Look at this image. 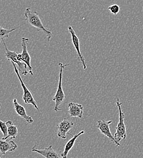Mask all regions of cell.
<instances>
[{"instance_id":"cell-1","label":"cell","mask_w":143,"mask_h":158,"mask_svg":"<svg viewBox=\"0 0 143 158\" xmlns=\"http://www.w3.org/2000/svg\"><path fill=\"white\" fill-rule=\"evenodd\" d=\"M24 15L25 17L24 20L27 23L34 27L38 32H43L46 35L48 40H50L52 37V33L44 27L37 11L32 10L31 8L28 7Z\"/></svg>"},{"instance_id":"cell-2","label":"cell","mask_w":143,"mask_h":158,"mask_svg":"<svg viewBox=\"0 0 143 158\" xmlns=\"http://www.w3.org/2000/svg\"><path fill=\"white\" fill-rule=\"evenodd\" d=\"M116 105L119 109V122L118 123V125L116 128V131L114 134V138L118 141L120 142L123 139H125L127 138V130L125 124L124 122L125 119V114L123 112L122 110L121 105L123 103H121L119 102V98H118L116 100Z\"/></svg>"},{"instance_id":"cell-3","label":"cell","mask_w":143,"mask_h":158,"mask_svg":"<svg viewBox=\"0 0 143 158\" xmlns=\"http://www.w3.org/2000/svg\"><path fill=\"white\" fill-rule=\"evenodd\" d=\"M69 64H63L62 63H59V66L60 67V76H59V82H58V86L56 91V93L55 94V96L53 100L55 102V106L54 110L56 112H58L59 111L62 110V108H60V106L61 105L62 103L64 102L65 99V94L62 89V72L65 66H69Z\"/></svg>"},{"instance_id":"cell-4","label":"cell","mask_w":143,"mask_h":158,"mask_svg":"<svg viewBox=\"0 0 143 158\" xmlns=\"http://www.w3.org/2000/svg\"><path fill=\"white\" fill-rule=\"evenodd\" d=\"M12 64H13V66H14V70H15V72L18 77V78L19 79L20 81L21 85V87L23 88V100L24 101V102L26 103V104H31L32 105L34 106V107L39 110V107L38 106V103L37 102H36L35 99H34L33 96V94H31V93L30 92V91L28 89V88L26 87V86L25 85L24 81H23V80L21 77L20 75V72L19 71V69H17V66H16V63L11 61Z\"/></svg>"},{"instance_id":"cell-5","label":"cell","mask_w":143,"mask_h":158,"mask_svg":"<svg viewBox=\"0 0 143 158\" xmlns=\"http://www.w3.org/2000/svg\"><path fill=\"white\" fill-rule=\"evenodd\" d=\"M2 43L4 45L5 47V50H6V54L5 56L7 58V60H11L14 61L16 64H17V66H19V72L23 76H26L28 74V71L27 70V65L26 63H25L23 61H21L17 58V56H18V52H15V51H9L7 48V47L6 46V44L4 42V39L2 40Z\"/></svg>"},{"instance_id":"cell-6","label":"cell","mask_w":143,"mask_h":158,"mask_svg":"<svg viewBox=\"0 0 143 158\" xmlns=\"http://www.w3.org/2000/svg\"><path fill=\"white\" fill-rule=\"evenodd\" d=\"M112 120H109V121H105L103 120H99L97 121V128L101 131L104 136L107 137L109 139L112 143H113L116 146L119 147L121 146V144L119 143V142H118L114 136H113V135L111 133L110 131V128L109 125L112 123Z\"/></svg>"},{"instance_id":"cell-7","label":"cell","mask_w":143,"mask_h":158,"mask_svg":"<svg viewBox=\"0 0 143 158\" xmlns=\"http://www.w3.org/2000/svg\"><path fill=\"white\" fill-rule=\"evenodd\" d=\"M29 43V39L26 37H22L21 39V47H22V52L21 54H18L17 58L21 61L24 62L26 64L28 68H29V73L33 76V68L31 65V57L28 53L27 45Z\"/></svg>"},{"instance_id":"cell-8","label":"cell","mask_w":143,"mask_h":158,"mask_svg":"<svg viewBox=\"0 0 143 158\" xmlns=\"http://www.w3.org/2000/svg\"><path fill=\"white\" fill-rule=\"evenodd\" d=\"M68 30L69 31V32L71 34V37H72V43L76 49L77 55H78V59L80 60V61L82 62L83 64V69L84 70H86L87 69V65H86V63L84 59V57L83 56V55L82 54L81 50H80V40L78 37L77 36V35L76 34L75 31L74 30V29L72 28V26H69L68 27Z\"/></svg>"},{"instance_id":"cell-9","label":"cell","mask_w":143,"mask_h":158,"mask_svg":"<svg viewBox=\"0 0 143 158\" xmlns=\"http://www.w3.org/2000/svg\"><path fill=\"white\" fill-rule=\"evenodd\" d=\"M74 123L67 118H64L57 125L58 136L62 139H66L67 133L74 127Z\"/></svg>"},{"instance_id":"cell-10","label":"cell","mask_w":143,"mask_h":158,"mask_svg":"<svg viewBox=\"0 0 143 158\" xmlns=\"http://www.w3.org/2000/svg\"><path fill=\"white\" fill-rule=\"evenodd\" d=\"M17 148V145L11 139H0V152L4 155L8 152H14Z\"/></svg>"},{"instance_id":"cell-11","label":"cell","mask_w":143,"mask_h":158,"mask_svg":"<svg viewBox=\"0 0 143 158\" xmlns=\"http://www.w3.org/2000/svg\"><path fill=\"white\" fill-rule=\"evenodd\" d=\"M32 152H34L39 153L42 156L46 158H62L61 155L56 152L52 145H50L48 147H47L44 149H38L36 148H33Z\"/></svg>"},{"instance_id":"cell-12","label":"cell","mask_w":143,"mask_h":158,"mask_svg":"<svg viewBox=\"0 0 143 158\" xmlns=\"http://www.w3.org/2000/svg\"><path fill=\"white\" fill-rule=\"evenodd\" d=\"M13 105L17 114L20 116L21 118L25 119L27 124H31L34 122V119L27 114L25 108L18 103L17 99H14L13 100Z\"/></svg>"},{"instance_id":"cell-13","label":"cell","mask_w":143,"mask_h":158,"mask_svg":"<svg viewBox=\"0 0 143 158\" xmlns=\"http://www.w3.org/2000/svg\"><path fill=\"white\" fill-rule=\"evenodd\" d=\"M68 113L71 118L78 117L82 118L83 114V106L81 104L71 102L68 105Z\"/></svg>"},{"instance_id":"cell-14","label":"cell","mask_w":143,"mask_h":158,"mask_svg":"<svg viewBox=\"0 0 143 158\" xmlns=\"http://www.w3.org/2000/svg\"><path fill=\"white\" fill-rule=\"evenodd\" d=\"M84 134V131H80L79 133L74 135L72 138L70 140H69L65 146V148H64V150L63 152V153L61 154L62 158H66L67 157V155H68V153H69V152L71 150V149L73 148V147L75 145V143L77 140V139H78V138L81 136L82 135Z\"/></svg>"},{"instance_id":"cell-15","label":"cell","mask_w":143,"mask_h":158,"mask_svg":"<svg viewBox=\"0 0 143 158\" xmlns=\"http://www.w3.org/2000/svg\"><path fill=\"white\" fill-rule=\"evenodd\" d=\"M6 123L7 127V136L6 138H2V139H15L17 135H18V128L16 125H15L11 120L7 121Z\"/></svg>"},{"instance_id":"cell-16","label":"cell","mask_w":143,"mask_h":158,"mask_svg":"<svg viewBox=\"0 0 143 158\" xmlns=\"http://www.w3.org/2000/svg\"><path fill=\"white\" fill-rule=\"evenodd\" d=\"M17 27L12 29H6L3 28L0 26V39H9V34L12 32L16 31Z\"/></svg>"},{"instance_id":"cell-17","label":"cell","mask_w":143,"mask_h":158,"mask_svg":"<svg viewBox=\"0 0 143 158\" xmlns=\"http://www.w3.org/2000/svg\"><path fill=\"white\" fill-rule=\"evenodd\" d=\"M108 9L110 11V12L112 14H113L114 15H118L119 14V12H120V7L118 4L111 5L108 7Z\"/></svg>"},{"instance_id":"cell-18","label":"cell","mask_w":143,"mask_h":158,"mask_svg":"<svg viewBox=\"0 0 143 158\" xmlns=\"http://www.w3.org/2000/svg\"><path fill=\"white\" fill-rule=\"evenodd\" d=\"M0 130L3 135V138H6L7 136V127L6 123L0 120Z\"/></svg>"},{"instance_id":"cell-19","label":"cell","mask_w":143,"mask_h":158,"mask_svg":"<svg viewBox=\"0 0 143 158\" xmlns=\"http://www.w3.org/2000/svg\"><path fill=\"white\" fill-rule=\"evenodd\" d=\"M0 108H1V103H0Z\"/></svg>"},{"instance_id":"cell-20","label":"cell","mask_w":143,"mask_h":158,"mask_svg":"<svg viewBox=\"0 0 143 158\" xmlns=\"http://www.w3.org/2000/svg\"><path fill=\"white\" fill-rule=\"evenodd\" d=\"M0 158H1V156H0Z\"/></svg>"},{"instance_id":"cell-21","label":"cell","mask_w":143,"mask_h":158,"mask_svg":"<svg viewBox=\"0 0 143 158\" xmlns=\"http://www.w3.org/2000/svg\"><path fill=\"white\" fill-rule=\"evenodd\" d=\"M0 42H1V41H0Z\"/></svg>"}]
</instances>
